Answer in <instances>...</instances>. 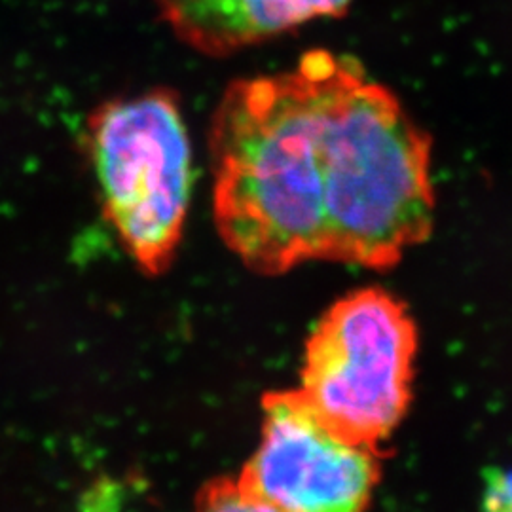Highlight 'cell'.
<instances>
[{"label": "cell", "mask_w": 512, "mask_h": 512, "mask_svg": "<svg viewBox=\"0 0 512 512\" xmlns=\"http://www.w3.org/2000/svg\"><path fill=\"white\" fill-rule=\"evenodd\" d=\"M416 346V327L395 296L349 294L310 336L300 393L336 431L376 448L410 404Z\"/></svg>", "instance_id": "3957f363"}, {"label": "cell", "mask_w": 512, "mask_h": 512, "mask_svg": "<svg viewBox=\"0 0 512 512\" xmlns=\"http://www.w3.org/2000/svg\"><path fill=\"white\" fill-rule=\"evenodd\" d=\"M88 156L105 217L148 274L171 264L194 190V152L175 92L152 88L93 110Z\"/></svg>", "instance_id": "7a4b0ae2"}, {"label": "cell", "mask_w": 512, "mask_h": 512, "mask_svg": "<svg viewBox=\"0 0 512 512\" xmlns=\"http://www.w3.org/2000/svg\"><path fill=\"white\" fill-rule=\"evenodd\" d=\"M198 512H277L239 480H219L202 494Z\"/></svg>", "instance_id": "8992f818"}, {"label": "cell", "mask_w": 512, "mask_h": 512, "mask_svg": "<svg viewBox=\"0 0 512 512\" xmlns=\"http://www.w3.org/2000/svg\"><path fill=\"white\" fill-rule=\"evenodd\" d=\"M209 158L220 238L260 274L389 268L431 232L429 139L348 55L310 50L291 71L232 82Z\"/></svg>", "instance_id": "6da1fadb"}, {"label": "cell", "mask_w": 512, "mask_h": 512, "mask_svg": "<svg viewBox=\"0 0 512 512\" xmlns=\"http://www.w3.org/2000/svg\"><path fill=\"white\" fill-rule=\"evenodd\" d=\"M351 0H156L171 33L194 52L211 57L291 33L321 18H340Z\"/></svg>", "instance_id": "5b68a950"}, {"label": "cell", "mask_w": 512, "mask_h": 512, "mask_svg": "<svg viewBox=\"0 0 512 512\" xmlns=\"http://www.w3.org/2000/svg\"><path fill=\"white\" fill-rule=\"evenodd\" d=\"M378 476L372 446L287 391L264 401L260 444L239 482L277 512H366Z\"/></svg>", "instance_id": "277c9868"}]
</instances>
